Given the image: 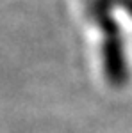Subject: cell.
I'll use <instances>...</instances> for the list:
<instances>
[{
	"instance_id": "1",
	"label": "cell",
	"mask_w": 132,
	"mask_h": 133,
	"mask_svg": "<svg viewBox=\"0 0 132 133\" xmlns=\"http://www.w3.org/2000/svg\"><path fill=\"white\" fill-rule=\"evenodd\" d=\"M88 14L102 32V61L104 73L112 85H123L127 80L125 50L118 23L112 18V4L116 0H84Z\"/></svg>"
}]
</instances>
